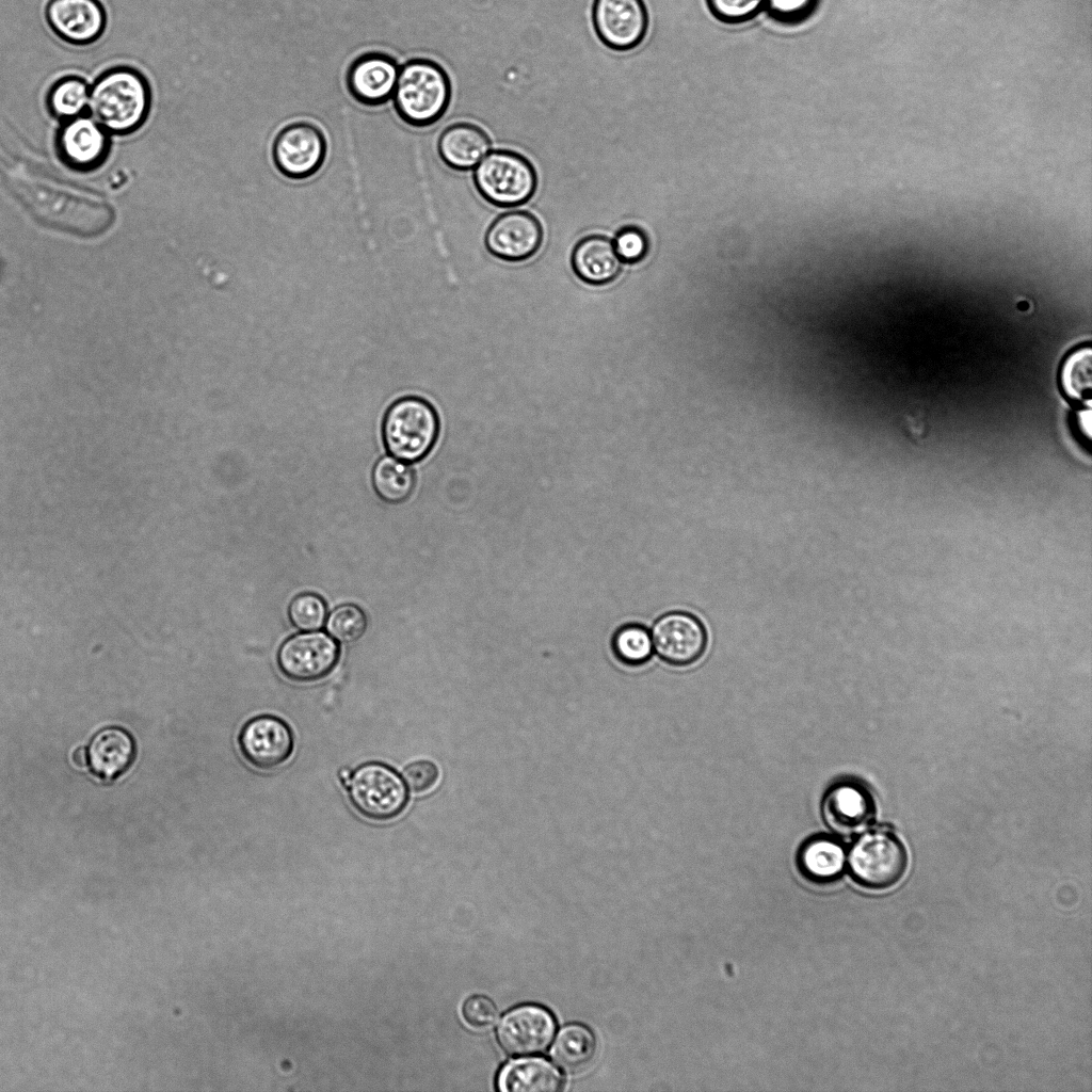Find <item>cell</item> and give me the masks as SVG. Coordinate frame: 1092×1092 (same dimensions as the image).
Wrapping results in <instances>:
<instances>
[{
	"label": "cell",
	"instance_id": "obj_37",
	"mask_svg": "<svg viewBox=\"0 0 1092 1092\" xmlns=\"http://www.w3.org/2000/svg\"><path fill=\"white\" fill-rule=\"evenodd\" d=\"M73 762L79 767H85L87 765V750L84 746L77 748L71 755Z\"/></svg>",
	"mask_w": 1092,
	"mask_h": 1092
},
{
	"label": "cell",
	"instance_id": "obj_22",
	"mask_svg": "<svg viewBox=\"0 0 1092 1092\" xmlns=\"http://www.w3.org/2000/svg\"><path fill=\"white\" fill-rule=\"evenodd\" d=\"M497 1083L504 1092H556L562 1089L563 1079L548 1061L530 1058L508 1063L500 1071Z\"/></svg>",
	"mask_w": 1092,
	"mask_h": 1092
},
{
	"label": "cell",
	"instance_id": "obj_20",
	"mask_svg": "<svg viewBox=\"0 0 1092 1092\" xmlns=\"http://www.w3.org/2000/svg\"><path fill=\"white\" fill-rule=\"evenodd\" d=\"M576 276L588 285L604 286L613 282L622 270L613 241L603 235H589L580 239L571 257Z\"/></svg>",
	"mask_w": 1092,
	"mask_h": 1092
},
{
	"label": "cell",
	"instance_id": "obj_25",
	"mask_svg": "<svg viewBox=\"0 0 1092 1092\" xmlns=\"http://www.w3.org/2000/svg\"><path fill=\"white\" fill-rule=\"evenodd\" d=\"M372 485L381 499L389 503L405 501L415 486L413 468L394 456H383L372 470Z\"/></svg>",
	"mask_w": 1092,
	"mask_h": 1092
},
{
	"label": "cell",
	"instance_id": "obj_32",
	"mask_svg": "<svg viewBox=\"0 0 1092 1092\" xmlns=\"http://www.w3.org/2000/svg\"><path fill=\"white\" fill-rule=\"evenodd\" d=\"M462 1016L469 1027L484 1030L495 1024L498 1012L492 1000L485 996L477 995L464 1001Z\"/></svg>",
	"mask_w": 1092,
	"mask_h": 1092
},
{
	"label": "cell",
	"instance_id": "obj_11",
	"mask_svg": "<svg viewBox=\"0 0 1092 1092\" xmlns=\"http://www.w3.org/2000/svg\"><path fill=\"white\" fill-rule=\"evenodd\" d=\"M244 759L260 770H274L284 765L294 750L289 725L275 716L262 714L248 720L238 736Z\"/></svg>",
	"mask_w": 1092,
	"mask_h": 1092
},
{
	"label": "cell",
	"instance_id": "obj_4",
	"mask_svg": "<svg viewBox=\"0 0 1092 1092\" xmlns=\"http://www.w3.org/2000/svg\"><path fill=\"white\" fill-rule=\"evenodd\" d=\"M439 419L433 405L423 398L408 396L395 401L386 411L382 436L388 453L403 462L423 459L435 445Z\"/></svg>",
	"mask_w": 1092,
	"mask_h": 1092
},
{
	"label": "cell",
	"instance_id": "obj_13",
	"mask_svg": "<svg viewBox=\"0 0 1092 1092\" xmlns=\"http://www.w3.org/2000/svg\"><path fill=\"white\" fill-rule=\"evenodd\" d=\"M821 814L826 826L836 835L850 837L869 826L874 815L870 793L851 781L836 782L825 791Z\"/></svg>",
	"mask_w": 1092,
	"mask_h": 1092
},
{
	"label": "cell",
	"instance_id": "obj_3",
	"mask_svg": "<svg viewBox=\"0 0 1092 1092\" xmlns=\"http://www.w3.org/2000/svg\"><path fill=\"white\" fill-rule=\"evenodd\" d=\"M146 80L136 70L118 67L105 73L90 94V107L99 125L114 133H128L144 122L149 108Z\"/></svg>",
	"mask_w": 1092,
	"mask_h": 1092
},
{
	"label": "cell",
	"instance_id": "obj_6",
	"mask_svg": "<svg viewBox=\"0 0 1092 1092\" xmlns=\"http://www.w3.org/2000/svg\"><path fill=\"white\" fill-rule=\"evenodd\" d=\"M357 813L374 821L398 817L406 807L408 792L403 777L382 762H367L352 772L346 786Z\"/></svg>",
	"mask_w": 1092,
	"mask_h": 1092
},
{
	"label": "cell",
	"instance_id": "obj_16",
	"mask_svg": "<svg viewBox=\"0 0 1092 1092\" xmlns=\"http://www.w3.org/2000/svg\"><path fill=\"white\" fill-rule=\"evenodd\" d=\"M656 653L674 665L696 661L706 647V632L701 622L685 612H671L656 621L652 629Z\"/></svg>",
	"mask_w": 1092,
	"mask_h": 1092
},
{
	"label": "cell",
	"instance_id": "obj_5",
	"mask_svg": "<svg viewBox=\"0 0 1092 1092\" xmlns=\"http://www.w3.org/2000/svg\"><path fill=\"white\" fill-rule=\"evenodd\" d=\"M481 197L498 208H515L529 202L537 189V173L528 158L512 149L488 151L472 175Z\"/></svg>",
	"mask_w": 1092,
	"mask_h": 1092
},
{
	"label": "cell",
	"instance_id": "obj_15",
	"mask_svg": "<svg viewBox=\"0 0 1092 1092\" xmlns=\"http://www.w3.org/2000/svg\"><path fill=\"white\" fill-rule=\"evenodd\" d=\"M399 69L397 60L390 54L379 51L363 53L347 69L348 92L360 105H384L392 98Z\"/></svg>",
	"mask_w": 1092,
	"mask_h": 1092
},
{
	"label": "cell",
	"instance_id": "obj_31",
	"mask_svg": "<svg viewBox=\"0 0 1092 1092\" xmlns=\"http://www.w3.org/2000/svg\"><path fill=\"white\" fill-rule=\"evenodd\" d=\"M613 245L622 262L640 261L647 252V239L636 226L622 227L614 237Z\"/></svg>",
	"mask_w": 1092,
	"mask_h": 1092
},
{
	"label": "cell",
	"instance_id": "obj_2",
	"mask_svg": "<svg viewBox=\"0 0 1092 1092\" xmlns=\"http://www.w3.org/2000/svg\"><path fill=\"white\" fill-rule=\"evenodd\" d=\"M451 94V81L444 67L431 59L415 58L400 66L392 99L404 123L422 128L444 116Z\"/></svg>",
	"mask_w": 1092,
	"mask_h": 1092
},
{
	"label": "cell",
	"instance_id": "obj_18",
	"mask_svg": "<svg viewBox=\"0 0 1092 1092\" xmlns=\"http://www.w3.org/2000/svg\"><path fill=\"white\" fill-rule=\"evenodd\" d=\"M87 766L100 782L110 784L128 771L136 756V743L123 727L108 726L90 740Z\"/></svg>",
	"mask_w": 1092,
	"mask_h": 1092
},
{
	"label": "cell",
	"instance_id": "obj_12",
	"mask_svg": "<svg viewBox=\"0 0 1092 1092\" xmlns=\"http://www.w3.org/2000/svg\"><path fill=\"white\" fill-rule=\"evenodd\" d=\"M539 219L526 210H511L498 215L486 230L484 244L494 257L518 262L531 258L543 242Z\"/></svg>",
	"mask_w": 1092,
	"mask_h": 1092
},
{
	"label": "cell",
	"instance_id": "obj_19",
	"mask_svg": "<svg viewBox=\"0 0 1092 1092\" xmlns=\"http://www.w3.org/2000/svg\"><path fill=\"white\" fill-rule=\"evenodd\" d=\"M62 159L71 167L92 170L103 162L109 149L103 128L86 117H75L62 127L58 136Z\"/></svg>",
	"mask_w": 1092,
	"mask_h": 1092
},
{
	"label": "cell",
	"instance_id": "obj_21",
	"mask_svg": "<svg viewBox=\"0 0 1092 1092\" xmlns=\"http://www.w3.org/2000/svg\"><path fill=\"white\" fill-rule=\"evenodd\" d=\"M491 149V139L478 125L454 123L443 130L437 141V152L451 170L467 172L482 160Z\"/></svg>",
	"mask_w": 1092,
	"mask_h": 1092
},
{
	"label": "cell",
	"instance_id": "obj_28",
	"mask_svg": "<svg viewBox=\"0 0 1092 1092\" xmlns=\"http://www.w3.org/2000/svg\"><path fill=\"white\" fill-rule=\"evenodd\" d=\"M612 647L616 657L629 665L645 663L654 649L651 633L639 625L620 628L613 637Z\"/></svg>",
	"mask_w": 1092,
	"mask_h": 1092
},
{
	"label": "cell",
	"instance_id": "obj_23",
	"mask_svg": "<svg viewBox=\"0 0 1092 1092\" xmlns=\"http://www.w3.org/2000/svg\"><path fill=\"white\" fill-rule=\"evenodd\" d=\"M595 1050L596 1041L593 1033L582 1025L572 1024L559 1032L551 1056L564 1071L578 1073L592 1062Z\"/></svg>",
	"mask_w": 1092,
	"mask_h": 1092
},
{
	"label": "cell",
	"instance_id": "obj_14",
	"mask_svg": "<svg viewBox=\"0 0 1092 1092\" xmlns=\"http://www.w3.org/2000/svg\"><path fill=\"white\" fill-rule=\"evenodd\" d=\"M555 1030L556 1023L548 1010L536 1005H524L503 1016L497 1035L507 1053L526 1056L545 1050Z\"/></svg>",
	"mask_w": 1092,
	"mask_h": 1092
},
{
	"label": "cell",
	"instance_id": "obj_1",
	"mask_svg": "<svg viewBox=\"0 0 1092 1092\" xmlns=\"http://www.w3.org/2000/svg\"><path fill=\"white\" fill-rule=\"evenodd\" d=\"M0 174L14 196L41 224L83 238L108 231L115 215L97 193L77 186L0 145Z\"/></svg>",
	"mask_w": 1092,
	"mask_h": 1092
},
{
	"label": "cell",
	"instance_id": "obj_36",
	"mask_svg": "<svg viewBox=\"0 0 1092 1092\" xmlns=\"http://www.w3.org/2000/svg\"><path fill=\"white\" fill-rule=\"evenodd\" d=\"M1075 430L1081 439L1087 443L1090 441L1092 431V414L1090 404L1076 413Z\"/></svg>",
	"mask_w": 1092,
	"mask_h": 1092
},
{
	"label": "cell",
	"instance_id": "obj_35",
	"mask_svg": "<svg viewBox=\"0 0 1092 1092\" xmlns=\"http://www.w3.org/2000/svg\"><path fill=\"white\" fill-rule=\"evenodd\" d=\"M813 2L814 0H767L773 13L785 17L806 12Z\"/></svg>",
	"mask_w": 1092,
	"mask_h": 1092
},
{
	"label": "cell",
	"instance_id": "obj_26",
	"mask_svg": "<svg viewBox=\"0 0 1092 1092\" xmlns=\"http://www.w3.org/2000/svg\"><path fill=\"white\" fill-rule=\"evenodd\" d=\"M1060 384L1065 396L1077 402L1090 401L1092 390V350L1080 347L1067 355L1061 366Z\"/></svg>",
	"mask_w": 1092,
	"mask_h": 1092
},
{
	"label": "cell",
	"instance_id": "obj_29",
	"mask_svg": "<svg viewBox=\"0 0 1092 1092\" xmlns=\"http://www.w3.org/2000/svg\"><path fill=\"white\" fill-rule=\"evenodd\" d=\"M332 638L341 643H353L362 638L367 628V616L356 605L344 604L335 608L325 621Z\"/></svg>",
	"mask_w": 1092,
	"mask_h": 1092
},
{
	"label": "cell",
	"instance_id": "obj_30",
	"mask_svg": "<svg viewBox=\"0 0 1092 1092\" xmlns=\"http://www.w3.org/2000/svg\"><path fill=\"white\" fill-rule=\"evenodd\" d=\"M326 605L317 594L303 593L295 596L288 608L292 625L303 631L320 629L326 621Z\"/></svg>",
	"mask_w": 1092,
	"mask_h": 1092
},
{
	"label": "cell",
	"instance_id": "obj_10",
	"mask_svg": "<svg viewBox=\"0 0 1092 1092\" xmlns=\"http://www.w3.org/2000/svg\"><path fill=\"white\" fill-rule=\"evenodd\" d=\"M591 18L597 38L613 51L635 49L647 33L648 14L643 0H594Z\"/></svg>",
	"mask_w": 1092,
	"mask_h": 1092
},
{
	"label": "cell",
	"instance_id": "obj_33",
	"mask_svg": "<svg viewBox=\"0 0 1092 1092\" xmlns=\"http://www.w3.org/2000/svg\"><path fill=\"white\" fill-rule=\"evenodd\" d=\"M402 775L408 789L420 794L430 791L436 785L439 769L434 762L421 759L407 765Z\"/></svg>",
	"mask_w": 1092,
	"mask_h": 1092
},
{
	"label": "cell",
	"instance_id": "obj_8",
	"mask_svg": "<svg viewBox=\"0 0 1092 1092\" xmlns=\"http://www.w3.org/2000/svg\"><path fill=\"white\" fill-rule=\"evenodd\" d=\"M327 143L322 130L309 122L285 126L272 144V158L277 171L290 179H306L323 165Z\"/></svg>",
	"mask_w": 1092,
	"mask_h": 1092
},
{
	"label": "cell",
	"instance_id": "obj_27",
	"mask_svg": "<svg viewBox=\"0 0 1092 1092\" xmlns=\"http://www.w3.org/2000/svg\"><path fill=\"white\" fill-rule=\"evenodd\" d=\"M90 100L85 82L67 77L57 82L48 96V106L53 115L71 119L77 117Z\"/></svg>",
	"mask_w": 1092,
	"mask_h": 1092
},
{
	"label": "cell",
	"instance_id": "obj_7",
	"mask_svg": "<svg viewBox=\"0 0 1092 1092\" xmlns=\"http://www.w3.org/2000/svg\"><path fill=\"white\" fill-rule=\"evenodd\" d=\"M906 865L908 854L902 842L883 831L860 836L848 854L852 876L871 888L893 886L904 874Z\"/></svg>",
	"mask_w": 1092,
	"mask_h": 1092
},
{
	"label": "cell",
	"instance_id": "obj_34",
	"mask_svg": "<svg viewBox=\"0 0 1092 1092\" xmlns=\"http://www.w3.org/2000/svg\"><path fill=\"white\" fill-rule=\"evenodd\" d=\"M712 13L725 21H743L754 16L767 0H707Z\"/></svg>",
	"mask_w": 1092,
	"mask_h": 1092
},
{
	"label": "cell",
	"instance_id": "obj_38",
	"mask_svg": "<svg viewBox=\"0 0 1092 1092\" xmlns=\"http://www.w3.org/2000/svg\"><path fill=\"white\" fill-rule=\"evenodd\" d=\"M352 771L349 768H342L339 772V778L342 785L346 787L351 778Z\"/></svg>",
	"mask_w": 1092,
	"mask_h": 1092
},
{
	"label": "cell",
	"instance_id": "obj_9",
	"mask_svg": "<svg viewBox=\"0 0 1092 1092\" xmlns=\"http://www.w3.org/2000/svg\"><path fill=\"white\" fill-rule=\"evenodd\" d=\"M339 660V646L327 633L312 630L288 638L277 653L280 673L296 682L317 681L327 676Z\"/></svg>",
	"mask_w": 1092,
	"mask_h": 1092
},
{
	"label": "cell",
	"instance_id": "obj_17",
	"mask_svg": "<svg viewBox=\"0 0 1092 1092\" xmlns=\"http://www.w3.org/2000/svg\"><path fill=\"white\" fill-rule=\"evenodd\" d=\"M46 15L60 37L77 45L96 41L106 25L105 11L98 0H51Z\"/></svg>",
	"mask_w": 1092,
	"mask_h": 1092
},
{
	"label": "cell",
	"instance_id": "obj_24",
	"mask_svg": "<svg viewBox=\"0 0 1092 1092\" xmlns=\"http://www.w3.org/2000/svg\"><path fill=\"white\" fill-rule=\"evenodd\" d=\"M799 862L806 876L825 881L834 879L842 871L846 854L836 839L815 836L802 846Z\"/></svg>",
	"mask_w": 1092,
	"mask_h": 1092
}]
</instances>
